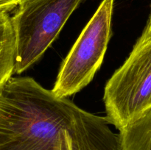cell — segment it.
Here are the masks:
<instances>
[{
    "mask_svg": "<svg viewBox=\"0 0 151 150\" xmlns=\"http://www.w3.org/2000/svg\"><path fill=\"white\" fill-rule=\"evenodd\" d=\"M107 118L79 108L67 129L71 150H121L119 135L109 128Z\"/></svg>",
    "mask_w": 151,
    "mask_h": 150,
    "instance_id": "obj_5",
    "label": "cell"
},
{
    "mask_svg": "<svg viewBox=\"0 0 151 150\" xmlns=\"http://www.w3.org/2000/svg\"><path fill=\"white\" fill-rule=\"evenodd\" d=\"M86 0H27L11 16L16 35L14 73L39 60L56 39L72 13Z\"/></svg>",
    "mask_w": 151,
    "mask_h": 150,
    "instance_id": "obj_2",
    "label": "cell"
},
{
    "mask_svg": "<svg viewBox=\"0 0 151 150\" xmlns=\"http://www.w3.org/2000/svg\"><path fill=\"white\" fill-rule=\"evenodd\" d=\"M105 106L110 124L120 129L151 107V36L142 33L129 57L108 81Z\"/></svg>",
    "mask_w": 151,
    "mask_h": 150,
    "instance_id": "obj_3",
    "label": "cell"
},
{
    "mask_svg": "<svg viewBox=\"0 0 151 150\" xmlns=\"http://www.w3.org/2000/svg\"><path fill=\"white\" fill-rule=\"evenodd\" d=\"M16 35L10 13L0 12V92L15 70Z\"/></svg>",
    "mask_w": 151,
    "mask_h": 150,
    "instance_id": "obj_6",
    "label": "cell"
},
{
    "mask_svg": "<svg viewBox=\"0 0 151 150\" xmlns=\"http://www.w3.org/2000/svg\"><path fill=\"white\" fill-rule=\"evenodd\" d=\"M121 150H151V107L119 129Z\"/></svg>",
    "mask_w": 151,
    "mask_h": 150,
    "instance_id": "obj_7",
    "label": "cell"
},
{
    "mask_svg": "<svg viewBox=\"0 0 151 150\" xmlns=\"http://www.w3.org/2000/svg\"><path fill=\"white\" fill-rule=\"evenodd\" d=\"M114 0H103L62 63L53 94L66 98L86 86L101 66L111 36Z\"/></svg>",
    "mask_w": 151,
    "mask_h": 150,
    "instance_id": "obj_4",
    "label": "cell"
},
{
    "mask_svg": "<svg viewBox=\"0 0 151 150\" xmlns=\"http://www.w3.org/2000/svg\"><path fill=\"white\" fill-rule=\"evenodd\" d=\"M19 4L18 0H0V12L10 13L16 10Z\"/></svg>",
    "mask_w": 151,
    "mask_h": 150,
    "instance_id": "obj_8",
    "label": "cell"
},
{
    "mask_svg": "<svg viewBox=\"0 0 151 150\" xmlns=\"http://www.w3.org/2000/svg\"><path fill=\"white\" fill-rule=\"evenodd\" d=\"M61 150H71L70 144H69V138H68V135H67V131H66V138H65L64 142H63V146H62Z\"/></svg>",
    "mask_w": 151,
    "mask_h": 150,
    "instance_id": "obj_9",
    "label": "cell"
},
{
    "mask_svg": "<svg viewBox=\"0 0 151 150\" xmlns=\"http://www.w3.org/2000/svg\"><path fill=\"white\" fill-rule=\"evenodd\" d=\"M18 1H19V3H22V2H24V1H27V0H18Z\"/></svg>",
    "mask_w": 151,
    "mask_h": 150,
    "instance_id": "obj_11",
    "label": "cell"
},
{
    "mask_svg": "<svg viewBox=\"0 0 151 150\" xmlns=\"http://www.w3.org/2000/svg\"><path fill=\"white\" fill-rule=\"evenodd\" d=\"M79 107L31 77H13L0 92V150H61Z\"/></svg>",
    "mask_w": 151,
    "mask_h": 150,
    "instance_id": "obj_1",
    "label": "cell"
},
{
    "mask_svg": "<svg viewBox=\"0 0 151 150\" xmlns=\"http://www.w3.org/2000/svg\"><path fill=\"white\" fill-rule=\"evenodd\" d=\"M143 33L146 34L147 35H149V36H151V13L150 16V19H149L148 23H147V26H146L145 29L143 32Z\"/></svg>",
    "mask_w": 151,
    "mask_h": 150,
    "instance_id": "obj_10",
    "label": "cell"
}]
</instances>
